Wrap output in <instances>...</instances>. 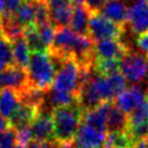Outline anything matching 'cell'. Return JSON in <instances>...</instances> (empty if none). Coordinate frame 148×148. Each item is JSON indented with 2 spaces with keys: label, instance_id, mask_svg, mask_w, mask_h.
I'll return each mask as SVG.
<instances>
[{
  "label": "cell",
  "instance_id": "1",
  "mask_svg": "<svg viewBox=\"0 0 148 148\" xmlns=\"http://www.w3.org/2000/svg\"><path fill=\"white\" fill-rule=\"evenodd\" d=\"M95 43L89 36L79 35L68 27L56 29V35L47 52L57 58H73L82 65L94 62Z\"/></svg>",
  "mask_w": 148,
  "mask_h": 148
},
{
  "label": "cell",
  "instance_id": "2",
  "mask_svg": "<svg viewBox=\"0 0 148 148\" xmlns=\"http://www.w3.org/2000/svg\"><path fill=\"white\" fill-rule=\"evenodd\" d=\"M57 65L49 52H31L27 74L31 89L46 92L54 80Z\"/></svg>",
  "mask_w": 148,
  "mask_h": 148
},
{
  "label": "cell",
  "instance_id": "3",
  "mask_svg": "<svg viewBox=\"0 0 148 148\" xmlns=\"http://www.w3.org/2000/svg\"><path fill=\"white\" fill-rule=\"evenodd\" d=\"M54 140L72 142L82 121V110L79 104L57 108L52 111Z\"/></svg>",
  "mask_w": 148,
  "mask_h": 148
},
{
  "label": "cell",
  "instance_id": "4",
  "mask_svg": "<svg viewBox=\"0 0 148 148\" xmlns=\"http://www.w3.org/2000/svg\"><path fill=\"white\" fill-rule=\"evenodd\" d=\"M119 72L132 86H140L142 82L148 84L147 56L130 50L119 61Z\"/></svg>",
  "mask_w": 148,
  "mask_h": 148
},
{
  "label": "cell",
  "instance_id": "5",
  "mask_svg": "<svg viewBox=\"0 0 148 148\" xmlns=\"http://www.w3.org/2000/svg\"><path fill=\"white\" fill-rule=\"evenodd\" d=\"M123 27L104 17L99 13L91 14L88 25V36L92 42L103 39H116L123 35Z\"/></svg>",
  "mask_w": 148,
  "mask_h": 148
},
{
  "label": "cell",
  "instance_id": "6",
  "mask_svg": "<svg viewBox=\"0 0 148 148\" xmlns=\"http://www.w3.org/2000/svg\"><path fill=\"white\" fill-rule=\"evenodd\" d=\"M13 89L20 96L30 89L27 69L10 65L0 72V89Z\"/></svg>",
  "mask_w": 148,
  "mask_h": 148
},
{
  "label": "cell",
  "instance_id": "7",
  "mask_svg": "<svg viewBox=\"0 0 148 148\" xmlns=\"http://www.w3.org/2000/svg\"><path fill=\"white\" fill-rule=\"evenodd\" d=\"M148 98V89L141 86H132L124 89L114 99V105L130 116L141 103Z\"/></svg>",
  "mask_w": 148,
  "mask_h": 148
},
{
  "label": "cell",
  "instance_id": "8",
  "mask_svg": "<svg viewBox=\"0 0 148 148\" xmlns=\"http://www.w3.org/2000/svg\"><path fill=\"white\" fill-rule=\"evenodd\" d=\"M32 139L34 141L39 142H49L54 140V128H53V119L52 111L40 106L38 114L30 124Z\"/></svg>",
  "mask_w": 148,
  "mask_h": 148
},
{
  "label": "cell",
  "instance_id": "9",
  "mask_svg": "<svg viewBox=\"0 0 148 148\" xmlns=\"http://www.w3.org/2000/svg\"><path fill=\"white\" fill-rule=\"evenodd\" d=\"M130 49L119 38L103 39L95 42L94 61L95 60H120Z\"/></svg>",
  "mask_w": 148,
  "mask_h": 148
},
{
  "label": "cell",
  "instance_id": "10",
  "mask_svg": "<svg viewBox=\"0 0 148 148\" xmlns=\"http://www.w3.org/2000/svg\"><path fill=\"white\" fill-rule=\"evenodd\" d=\"M106 132L81 123L74 139V148H103Z\"/></svg>",
  "mask_w": 148,
  "mask_h": 148
},
{
  "label": "cell",
  "instance_id": "11",
  "mask_svg": "<svg viewBox=\"0 0 148 148\" xmlns=\"http://www.w3.org/2000/svg\"><path fill=\"white\" fill-rule=\"evenodd\" d=\"M126 24L139 36L148 31V0H135L128 7Z\"/></svg>",
  "mask_w": 148,
  "mask_h": 148
},
{
  "label": "cell",
  "instance_id": "12",
  "mask_svg": "<svg viewBox=\"0 0 148 148\" xmlns=\"http://www.w3.org/2000/svg\"><path fill=\"white\" fill-rule=\"evenodd\" d=\"M50 13V22L57 28L69 24L74 3L72 0H46Z\"/></svg>",
  "mask_w": 148,
  "mask_h": 148
},
{
  "label": "cell",
  "instance_id": "13",
  "mask_svg": "<svg viewBox=\"0 0 148 148\" xmlns=\"http://www.w3.org/2000/svg\"><path fill=\"white\" fill-rule=\"evenodd\" d=\"M39 109L40 108L38 105H36V104H34L31 102L21 99L18 108L16 109L14 114L8 120L9 121V126L15 128V130H17L20 127L30 125L34 121V119L36 118V116L38 114Z\"/></svg>",
  "mask_w": 148,
  "mask_h": 148
},
{
  "label": "cell",
  "instance_id": "14",
  "mask_svg": "<svg viewBox=\"0 0 148 148\" xmlns=\"http://www.w3.org/2000/svg\"><path fill=\"white\" fill-rule=\"evenodd\" d=\"M99 14L110 21L124 27L127 23L128 7L125 0H108L101 9Z\"/></svg>",
  "mask_w": 148,
  "mask_h": 148
},
{
  "label": "cell",
  "instance_id": "15",
  "mask_svg": "<svg viewBox=\"0 0 148 148\" xmlns=\"http://www.w3.org/2000/svg\"><path fill=\"white\" fill-rule=\"evenodd\" d=\"M110 104L111 102H104L95 109L82 111V123L90 125L97 130L108 132L106 121H108V111H109Z\"/></svg>",
  "mask_w": 148,
  "mask_h": 148
},
{
  "label": "cell",
  "instance_id": "16",
  "mask_svg": "<svg viewBox=\"0 0 148 148\" xmlns=\"http://www.w3.org/2000/svg\"><path fill=\"white\" fill-rule=\"evenodd\" d=\"M90 12L84 5H74L72 17L69 21V28L79 35L88 36V25L90 20Z\"/></svg>",
  "mask_w": 148,
  "mask_h": 148
},
{
  "label": "cell",
  "instance_id": "17",
  "mask_svg": "<svg viewBox=\"0 0 148 148\" xmlns=\"http://www.w3.org/2000/svg\"><path fill=\"white\" fill-rule=\"evenodd\" d=\"M21 102L20 95L13 89H0V114L7 120L14 114Z\"/></svg>",
  "mask_w": 148,
  "mask_h": 148
},
{
  "label": "cell",
  "instance_id": "18",
  "mask_svg": "<svg viewBox=\"0 0 148 148\" xmlns=\"http://www.w3.org/2000/svg\"><path fill=\"white\" fill-rule=\"evenodd\" d=\"M36 0H23L12 14L14 20L24 29L29 25H35Z\"/></svg>",
  "mask_w": 148,
  "mask_h": 148
},
{
  "label": "cell",
  "instance_id": "19",
  "mask_svg": "<svg viewBox=\"0 0 148 148\" xmlns=\"http://www.w3.org/2000/svg\"><path fill=\"white\" fill-rule=\"evenodd\" d=\"M127 128H128V116L111 103L108 111V121H106L108 132L121 133V132H126Z\"/></svg>",
  "mask_w": 148,
  "mask_h": 148
},
{
  "label": "cell",
  "instance_id": "20",
  "mask_svg": "<svg viewBox=\"0 0 148 148\" xmlns=\"http://www.w3.org/2000/svg\"><path fill=\"white\" fill-rule=\"evenodd\" d=\"M24 29L14 20L12 14H3L1 16V36L9 43L23 37Z\"/></svg>",
  "mask_w": 148,
  "mask_h": 148
},
{
  "label": "cell",
  "instance_id": "21",
  "mask_svg": "<svg viewBox=\"0 0 148 148\" xmlns=\"http://www.w3.org/2000/svg\"><path fill=\"white\" fill-rule=\"evenodd\" d=\"M12 44V52H13V60L14 65L27 69L30 60V50L24 39V37H20L18 39L14 40Z\"/></svg>",
  "mask_w": 148,
  "mask_h": 148
},
{
  "label": "cell",
  "instance_id": "22",
  "mask_svg": "<svg viewBox=\"0 0 148 148\" xmlns=\"http://www.w3.org/2000/svg\"><path fill=\"white\" fill-rule=\"evenodd\" d=\"M23 37L31 52H47V49L43 44L36 25H29L24 28Z\"/></svg>",
  "mask_w": 148,
  "mask_h": 148
},
{
  "label": "cell",
  "instance_id": "23",
  "mask_svg": "<svg viewBox=\"0 0 148 148\" xmlns=\"http://www.w3.org/2000/svg\"><path fill=\"white\" fill-rule=\"evenodd\" d=\"M14 65L13 60V52H12V44L5 38L0 37V72Z\"/></svg>",
  "mask_w": 148,
  "mask_h": 148
},
{
  "label": "cell",
  "instance_id": "24",
  "mask_svg": "<svg viewBox=\"0 0 148 148\" xmlns=\"http://www.w3.org/2000/svg\"><path fill=\"white\" fill-rule=\"evenodd\" d=\"M145 123H148V98L128 116V127Z\"/></svg>",
  "mask_w": 148,
  "mask_h": 148
},
{
  "label": "cell",
  "instance_id": "25",
  "mask_svg": "<svg viewBox=\"0 0 148 148\" xmlns=\"http://www.w3.org/2000/svg\"><path fill=\"white\" fill-rule=\"evenodd\" d=\"M120 60H95L92 62L94 69L101 75H111L119 72Z\"/></svg>",
  "mask_w": 148,
  "mask_h": 148
},
{
  "label": "cell",
  "instance_id": "26",
  "mask_svg": "<svg viewBox=\"0 0 148 148\" xmlns=\"http://www.w3.org/2000/svg\"><path fill=\"white\" fill-rule=\"evenodd\" d=\"M37 30H38V34L40 36V39L43 42V44L46 46V49L49 50L53 43V39H54V35H56V27L49 22V23H45V24H42V25H38L37 27Z\"/></svg>",
  "mask_w": 148,
  "mask_h": 148
},
{
  "label": "cell",
  "instance_id": "27",
  "mask_svg": "<svg viewBox=\"0 0 148 148\" xmlns=\"http://www.w3.org/2000/svg\"><path fill=\"white\" fill-rule=\"evenodd\" d=\"M16 130L8 127L0 134V148H14L16 146Z\"/></svg>",
  "mask_w": 148,
  "mask_h": 148
},
{
  "label": "cell",
  "instance_id": "28",
  "mask_svg": "<svg viewBox=\"0 0 148 148\" xmlns=\"http://www.w3.org/2000/svg\"><path fill=\"white\" fill-rule=\"evenodd\" d=\"M16 141L22 146H28L31 141H34L30 125L23 126L16 130Z\"/></svg>",
  "mask_w": 148,
  "mask_h": 148
},
{
  "label": "cell",
  "instance_id": "29",
  "mask_svg": "<svg viewBox=\"0 0 148 148\" xmlns=\"http://www.w3.org/2000/svg\"><path fill=\"white\" fill-rule=\"evenodd\" d=\"M108 0H86L84 6L90 12V14H97L101 12L103 6L106 3Z\"/></svg>",
  "mask_w": 148,
  "mask_h": 148
},
{
  "label": "cell",
  "instance_id": "30",
  "mask_svg": "<svg viewBox=\"0 0 148 148\" xmlns=\"http://www.w3.org/2000/svg\"><path fill=\"white\" fill-rule=\"evenodd\" d=\"M136 45H138V49H139L140 52L148 53V31L138 37Z\"/></svg>",
  "mask_w": 148,
  "mask_h": 148
},
{
  "label": "cell",
  "instance_id": "31",
  "mask_svg": "<svg viewBox=\"0 0 148 148\" xmlns=\"http://www.w3.org/2000/svg\"><path fill=\"white\" fill-rule=\"evenodd\" d=\"M23 0H3L5 6H6V12L5 14H13L15 12V9L20 6V3Z\"/></svg>",
  "mask_w": 148,
  "mask_h": 148
},
{
  "label": "cell",
  "instance_id": "32",
  "mask_svg": "<svg viewBox=\"0 0 148 148\" xmlns=\"http://www.w3.org/2000/svg\"><path fill=\"white\" fill-rule=\"evenodd\" d=\"M52 141L49 142H39V141H31L27 148H51Z\"/></svg>",
  "mask_w": 148,
  "mask_h": 148
},
{
  "label": "cell",
  "instance_id": "33",
  "mask_svg": "<svg viewBox=\"0 0 148 148\" xmlns=\"http://www.w3.org/2000/svg\"><path fill=\"white\" fill-rule=\"evenodd\" d=\"M51 148H74V145H73V141L72 142H59V141L53 140Z\"/></svg>",
  "mask_w": 148,
  "mask_h": 148
},
{
  "label": "cell",
  "instance_id": "34",
  "mask_svg": "<svg viewBox=\"0 0 148 148\" xmlns=\"http://www.w3.org/2000/svg\"><path fill=\"white\" fill-rule=\"evenodd\" d=\"M8 127H10V126H9V121H8L5 117H2V116L0 114V134H1L3 131H6Z\"/></svg>",
  "mask_w": 148,
  "mask_h": 148
},
{
  "label": "cell",
  "instance_id": "35",
  "mask_svg": "<svg viewBox=\"0 0 148 148\" xmlns=\"http://www.w3.org/2000/svg\"><path fill=\"white\" fill-rule=\"evenodd\" d=\"M133 148H147L146 140H140V141H138V142L133 146Z\"/></svg>",
  "mask_w": 148,
  "mask_h": 148
},
{
  "label": "cell",
  "instance_id": "36",
  "mask_svg": "<svg viewBox=\"0 0 148 148\" xmlns=\"http://www.w3.org/2000/svg\"><path fill=\"white\" fill-rule=\"evenodd\" d=\"M6 12V6H5V2L3 0H0V16H2Z\"/></svg>",
  "mask_w": 148,
  "mask_h": 148
},
{
  "label": "cell",
  "instance_id": "37",
  "mask_svg": "<svg viewBox=\"0 0 148 148\" xmlns=\"http://www.w3.org/2000/svg\"><path fill=\"white\" fill-rule=\"evenodd\" d=\"M74 5H83L86 2V0H72Z\"/></svg>",
  "mask_w": 148,
  "mask_h": 148
},
{
  "label": "cell",
  "instance_id": "38",
  "mask_svg": "<svg viewBox=\"0 0 148 148\" xmlns=\"http://www.w3.org/2000/svg\"><path fill=\"white\" fill-rule=\"evenodd\" d=\"M14 148H25V146H22V145H20V143H16V146H15Z\"/></svg>",
  "mask_w": 148,
  "mask_h": 148
},
{
  "label": "cell",
  "instance_id": "39",
  "mask_svg": "<svg viewBox=\"0 0 148 148\" xmlns=\"http://www.w3.org/2000/svg\"><path fill=\"white\" fill-rule=\"evenodd\" d=\"M0 37H1V16H0Z\"/></svg>",
  "mask_w": 148,
  "mask_h": 148
},
{
  "label": "cell",
  "instance_id": "40",
  "mask_svg": "<svg viewBox=\"0 0 148 148\" xmlns=\"http://www.w3.org/2000/svg\"><path fill=\"white\" fill-rule=\"evenodd\" d=\"M146 56H147V58H148V53H147V54H146Z\"/></svg>",
  "mask_w": 148,
  "mask_h": 148
}]
</instances>
